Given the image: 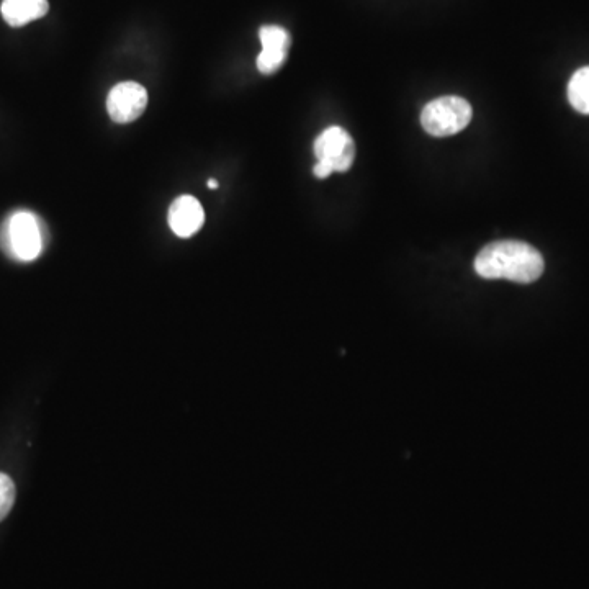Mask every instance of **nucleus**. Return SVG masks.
Segmentation results:
<instances>
[{"mask_svg": "<svg viewBox=\"0 0 589 589\" xmlns=\"http://www.w3.org/2000/svg\"><path fill=\"white\" fill-rule=\"evenodd\" d=\"M544 269L542 254L522 241L488 244L475 259V272L483 279H506L516 284L536 282Z\"/></svg>", "mask_w": 589, "mask_h": 589, "instance_id": "obj_1", "label": "nucleus"}, {"mask_svg": "<svg viewBox=\"0 0 589 589\" xmlns=\"http://www.w3.org/2000/svg\"><path fill=\"white\" fill-rule=\"evenodd\" d=\"M45 243L46 228L35 213H14L0 228V246L15 261H35Z\"/></svg>", "mask_w": 589, "mask_h": 589, "instance_id": "obj_2", "label": "nucleus"}, {"mask_svg": "<svg viewBox=\"0 0 589 589\" xmlns=\"http://www.w3.org/2000/svg\"><path fill=\"white\" fill-rule=\"evenodd\" d=\"M472 105L455 95L432 100L421 113V125L429 135L436 138L457 135L472 122Z\"/></svg>", "mask_w": 589, "mask_h": 589, "instance_id": "obj_3", "label": "nucleus"}, {"mask_svg": "<svg viewBox=\"0 0 589 589\" xmlns=\"http://www.w3.org/2000/svg\"><path fill=\"white\" fill-rule=\"evenodd\" d=\"M315 176L328 179L333 172H347L356 159V144L352 136L341 126H331L324 130L315 141Z\"/></svg>", "mask_w": 589, "mask_h": 589, "instance_id": "obj_4", "label": "nucleus"}, {"mask_svg": "<svg viewBox=\"0 0 589 589\" xmlns=\"http://www.w3.org/2000/svg\"><path fill=\"white\" fill-rule=\"evenodd\" d=\"M148 107V92L136 82H122L108 94L107 110L113 122L126 125L135 122Z\"/></svg>", "mask_w": 589, "mask_h": 589, "instance_id": "obj_5", "label": "nucleus"}, {"mask_svg": "<svg viewBox=\"0 0 589 589\" xmlns=\"http://www.w3.org/2000/svg\"><path fill=\"white\" fill-rule=\"evenodd\" d=\"M262 51L257 56V69L262 74L270 76L284 66L288 58V50L292 45L290 33L279 25H266L259 32Z\"/></svg>", "mask_w": 589, "mask_h": 589, "instance_id": "obj_6", "label": "nucleus"}, {"mask_svg": "<svg viewBox=\"0 0 589 589\" xmlns=\"http://www.w3.org/2000/svg\"><path fill=\"white\" fill-rule=\"evenodd\" d=\"M205 212L202 203L190 195H182L169 208V226L179 238H190L202 230Z\"/></svg>", "mask_w": 589, "mask_h": 589, "instance_id": "obj_7", "label": "nucleus"}, {"mask_svg": "<svg viewBox=\"0 0 589 589\" xmlns=\"http://www.w3.org/2000/svg\"><path fill=\"white\" fill-rule=\"evenodd\" d=\"M48 10V0H4L0 12L10 27L18 28L45 17Z\"/></svg>", "mask_w": 589, "mask_h": 589, "instance_id": "obj_8", "label": "nucleus"}, {"mask_svg": "<svg viewBox=\"0 0 589 589\" xmlns=\"http://www.w3.org/2000/svg\"><path fill=\"white\" fill-rule=\"evenodd\" d=\"M568 100L576 112L589 115V66L573 74L568 84Z\"/></svg>", "mask_w": 589, "mask_h": 589, "instance_id": "obj_9", "label": "nucleus"}, {"mask_svg": "<svg viewBox=\"0 0 589 589\" xmlns=\"http://www.w3.org/2000/svg\"><path fill=\"white\" fill-rule=\"evenodd\" d=\"M15 503V485L12 478L0 473V521L7 518Z\"/></svg>", "mask_w": 589, "mask_h": 589, "instance_id": "obj_10", "label": "nucleus"}, {"mask_svg": "<svg viewBox=\"0 0 589 589\" xmlns=\"http://www.w3.org/2000/svg\"><path fill=\"white\" fill-rule=\"evenodd\" d=\"M208 187L213 190L218 189V182L215 179L208 180Z\"/></svg>", "mask_w": 589, "mask_h": 589, "instance_id": "obj_11", "label": "nucleus"}]
</instances>
